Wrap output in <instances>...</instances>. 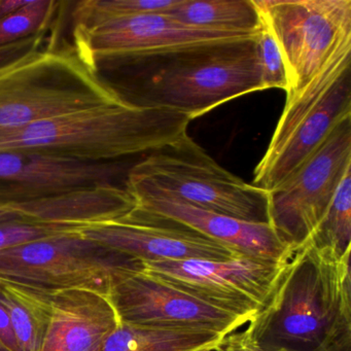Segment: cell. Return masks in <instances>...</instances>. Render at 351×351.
I'll return each instance as SVG.
<instances>
[{
	"label": "cell",
	"instance_id": "cell-5",
	"mask_svg": "<svg viewBox=\"0 0 351 351\" xmlns=\"http://www.w3.org/2000/svg\"><path fill=\"white\" fill-rule=\"evenodd\" d=\"M351 118V44L287 102L266 153L254 169V186L272 192L283 184L342 121Z\"/></svg>",
	"mask_w": 351,
	"mask_h": 351
},
{
	"label": "cell",
	"instance_id": "cell-31",
	"mask_svg": "<svg viewBox=\"0 0 351 351\" xmlns=\"http://www.w3.org/2000/svg\"><path fill=\"white\" fill-rule=\"evenodd\" d=\"M0 351H11V350H9V349H8L7 347H5V345L3 344V343L0 342Z\"/></svg>",
	"mask_w": 351,
	"mask_h": 351
},
{
	"label": "cell",
	"instance_id": "cell-6",
	"mask_svg": "<svg viewBox=\"0 0 351 351\" xmlns=\"http://www.w3.org/2000/svg\"><path fill=\"white\" fill-rule=\"evenodd\" d=\"M125 184L240 221L269 223L270 193L223 169L188 133L131 166Z\"/></svg>",
	"mask_w": 351,
	"mask_h": 351
},
{
	"label": "cell",
	"instance_id": "cell-4",
	"mask_svg": "<svg viewBox=\"0 0 351 351\" xmlns=\"http://www.w3.org/2000/svg\"><path fill=\"white\" fill-rule=\"evenodd\" d=\"M124 102L75 47L38 46L0 64V128Z\"/></svg>",
	"mask_w": 351,
	"mask_h": 351
},
{
	"label": "cell",
	"instance_id": "cell-28",
	"mask_svg": "<svg viewBox=\"0 0 351 351\" xmlns=\"http://www.w3.org/2000/svg\"><path fill=\"white\" fill-rule=\"evenodd\" d=\"M29 0H0V19L8 17L27 5Z\"/></svg>",
	"mask_w": 351,
	"mask_h": 351
},
{
	"label": "cell",
	"instance_id": "cell-3",
	"mask_svg": "<svg viewBox=\"0 0 351 351\" xmlns=\"http://www.w3.org/2000/svg\"><path fill=\"white\" fill-rule=\"evenodd\" d=\"M189 117L124 102L0 128V152L28 151L88 161H123L186 134Z\"/></svg>",
	"mask_w": 351,
	"mask_h": 351
},
{
	"label": "cell",
	"instance_id": "cell-17",
	"mask_svg": "<svg viewBox=\"0 0 351 351\" xmlns=\"http://www.w3.org/2000/svg\"><path fill=\"white\" fill-rule=\"evenodd\" d=\"M120 319L108 295L88 289L54 291L40 351H100Z\"/></svg>",
	"mask_w": 351,
	"mask_h": 351
},
{
	"label": "cell",
	"instance_id": "cell-19",
	"mask_svg": "<svg viewBox=\"0 0 351 351\" xmlns=\"http://www.w3.org/2000/svg\"><path fill=\"white\" fill-rule=\"evenodd\" d=\"M163 14L192 27L256 36L262 28L254 0H180Z\"/></svg>",
	"mask_w": 351,
	"mask_h": 351
},
{
	"label": "cell",
	"instance_id": "cell-14",
	"mask_svg": "<svg viewBox=\"0 0 351 351\" xmlns=\"http://www.w3.org/2000/svg\"><path fill=\"white\" fill-rule=\"evenodd\" d=\"M129 169L123 161H88L38 152H0V204L97 184H120L119 180L126 178Z\"/></svg>",
	"mask_w": 351,
	"mask_h": 351
},
{
	"label": "cell",
	"instance_id": "cell-1",
	"mask_svg": "<svg viewBox=\"0 0 351 351\" xmlns=\"http://www.w3.org/2000/svg\"><path fill=\"white\" fill-rule=\"evenodd\" d=\"M243 335L260 351H351L350 256L332 260L306 243L285 263Z\"/></svg>",
	"mask_w": 351,
	"mask_h": 351
},
{
	"label": "cell",
	"instance_id": "cell-10",
	"mask_svg": "<svg viewBox=\"0 0 351 351\" xmlns=\"http://www.w3.org/2000/svg\"><path fill=\"white\" fill-rule=\"evenodd\" d=\"M287 260L239 256L226 261H157L145 263V271L248 322L268 301Z\"/></svg>",
	"mask_w": 351,
	"mask_h": 351
},
{
	"label": "cell",
	"instance_id": "cell-21",
	"mask_svg": "<svg viewBox=\"0 0 351 351\" xmlns=\"http://www.w3.org/2000/svg\"><path fill=\"white\" fill-rule=\"evenodd\" d=\"M307 243L338 262L350 256L351 169L343 178L326 215Z\"/></svg>",
	"mask_w": 351,
	"mask_h": 351
},
{
	"label": "cell",
	"instance_id": "cell-16",
	"mask_svg": "<svg viewBox=\"0 0 351 351\" xmlns=\"http://www.w3.org/2000/svg\"><path fill=\"white\" fill-rule=\"evenodd\" d=\"M9 205L18 219L71 231L116 221L135 208L124 184H97Z\"/></svg>",
	"mask_w": 351,
	"mask_h": 351
},
{
	"label": "cell",
	"instance_id": "cell-8",
	"mask_svg": "<svg viewBox=\"0 0 351 351\" xmlns=\"http://www.w3.org/2000/svg\"><path fill=\"white\" fill-rule=\"evenodd\" d=\"M282 55L287 95L351 44V0H254Z\"/></svg>",
	"mask_w": 351,
	"mask_h": 351
},
{
	"label": "cell",
	"instance_id": "cell-15",
	"mask_svg": "<svg viewBox=\"0 0 351 351\" xmlns=\"http://www.w3.org/2000/svg\"><path fill=\"white\" fill-rule=\"evenodd\" d=\"M125 188L134 198L137 210L182 223L240 256L285 261L293 254L270 223L240 221L130 184H125Z\"/></svg>",
	"mask_w": 351,
	"mask_h": 351
},
{
	"label": "cell",
	"instance_id": "cell-22",
	"mask_svg": "<svg viewBox=\"0 0 351 351\" xmlns=\"http://www.w3.org/2000/svg\"><path fill=\"white\" fill-rule=\"evenodd\" d=\"M180 0H85L73 10V26L89 27L112 20L169 11Z\"/></svg>",
	"mask_w": 351,
	"mask_h": 351
},
{
	"label": "cell",
	"instance_id": "cell-18",
	"mask_svg": "<svg viewBox=\"0 0 351 351\" xmlns=\"http://www.w3.org/2000/svg\"><path fill=\"white\" fill-rule=\"evenodd\" d=\"M54 291L0 280V304L11 319L20 351H40L52 315Z\"/></svg>",
	"mask_w": 351,
	"mask_h": 351
},
{
	"label": "cell",
	"instance_id": "cell-26",
	"mask_svg": "<svg viewBox=\"0 0 351 351\" xmlns=\"http://www.w3.org/2000/svg\"><path fill=\"white\" fill-rule=\"evenodd\" d=\"M0 342L3 343L9 350L20 351L9 314L1 304H0Z\"/></svg>",
	"mask_w": 351,
	"mask_h": 351
},
{
	"label": "cell",
	"instance_id": "cell-13",
	"mask_svg": "<svg viewBox=\"0 0 351 351\" xmlns=\"http://www.w3.org/2000/svg\"><path fill=\"white\" fill-rule=\"evenodd\" d=\"M81 233L143 264L157 261H226L240 256L182 223L135 208L123 219L85 228Z\"/></svg>",
	"mask_w": 351,
	"mask_h": 351
},
{
	"label": "cell",
	"instance_id": "cell-29",
	"mask_svg": "<svg viewBox=\"0 0 351 351\" xmlns=\"http://www.w3.org/2000/svg\"><path fill=\"white\" fill-rule=\"evenodd\" d=\"M23 50L24 45L21 42L15 43V44L0 48V64L10 60V59L19 56L23 52Z\"/></svg>",
	"mask_w": 351,
	"mask_h": 351
},
{
	"label": "cell",
	"instance_id": "cell-24",
	"mask_svg": "<svg viewBox=\"0 0 351 351\" xmlns=\"http://www.w3.org/2000/svg\"><path fill=\"white\" fill-rule=\"evenodd\" d=\"M256 43L264 89L279 88L287 92V75L282 55L272 32L264 21L256 36Z\"/></svg>",
	"mask_w": 351,
	"mask_h": 351
},
{
	"label": "cell",
	"instance_id": "cell-7",
	"mask_svg": "<svg viewBox=\"0 0 351 351\" xmlns=\"http://www.w3.org/2000/svg\"><path fill=\"white\" fill-rule=\"evenodd\" d=\"M145 269L128 254L67 232L0 252V280L46 291L88 289L108 295L114 281Z\"/></svg>",
	"mask_w": 351,
	"mask_h": 351
},
{
	"label": "cell",
	"instance_id": "cell-2",
	"mask_svg": "<svg viewBox=\"0 0 351 351\" xmlns=\"http://www.w3.org/2000/svg\"><path fill=\"white\" fill-rule=\"evenodd\" d=\"M256 40L254 36L119 59L143 66L137 94L128 102L180 112L192 121L225 102L264 91Z\"/></svg>",
	"mask_w": 351,
	"mask_h": 351
},
{
	"label": "cell",
	"instance_id": "cell-27",
	"mask_svg": "<svg viewBox=\"0 0 351 351\" xmlns=\"http://www.w3.org/2000/svg\"><path fill=\"white\" fill-rule=\"evenodd\" d=\"M215 351H260L252 347L250 343L246 341L243 332H231V334L226 335L221 341H219L217 346L215 347Z\"/></svg>",
	"mask_w": 351,
	"mask_h": 351
},
{
	"label": "cell",
	"instance_id": "cell-20",
	"mask_svg": "<svg viewBox=\"0 0 351 351\" xmlns=\"http://www.w3.org/2000/svg\"><path fill=\"white\" fill-rule=\"evenodd\" d=\"M223 335L199 328H162L121 324L100 351H215Z\"/></svg>",
	"mask_w": 351,
	"mask_h": 351
},
{
	"label": "cell",
	"instance_id": "cell-30",
	"mask_svg": "<svg viewBox=\"0 0 351 351\" xmlns=\"http://www.w3.org/2000/svg\"><path fill=\"white\" fill-rule=\"evenodd\" d=\"M18 219L13 209L7 204H0V221H11Z\"/></svg>",
	"mask_w": 351,
	"mask_h": 351
},
{
	"label": "cell",
	"instance_id": "cell-9",
	"mask_svg": "<svg viewBox=\"0 0 351 351\" xmlns=\"http://www.w3.org/2000/svg\"><path fill=\"white\" fill-rule=\"evenodd\" d=\"M350 169L351 118H348L281 186L270 192L269 223L289 252L307 243Z\"/></svg>",
	"mask_w": 351,
	"mask_h": 351
},
{
	"label": "cell",
	"instance_id": "cell-12",
	"mask_svg": "<svg viewBox=\"0 0 351 351\" xmlns=\"http://www.w3.org/2000/svg\"><path fill=\"white\" fill-rule=\"evenodd\" d=\"M121 324L162 328H199L231 334L247 320L221 311L145 272L114 281L108 295Z\"/></svg>",
	"mask_w": 351,
	"mask_h": 351
},
{
	"label": "cell",
	"instance_id": "cell-23",
	"mask_svg": "<svg viewBox=\"0 0 351 351\" xmlns=\"http://www.w3.org/2000/svg\"><path fill=\"white\" fill-rule=\"evenodd\" d=\"M54 0H29L27 5L0 19V48L38 36L56 10Z\"/></svg>",
	"mask_w": 351,
	"mask_h": 351
},
{
	"label": "cell",
	"instance_id": "cell-11",
	"mask_svg": "<svg viewBox=\"0 0 351 351\" xmlns=\"http://www.w3.org/2000/svg\"><path fill=\"white\" fill-rule=\"evenodd\" d=\"M256 36L192 27L163 13L112 20L73 30L75 50L96 69L104 61L174 49L235 42Z\"/></svg>",
	"mask_w": 351,
	"mask_h": 351
},
{
	"label": "cell",
	"instance_id": "cell-25",
	"mask_svg": "<svg viewBox=\"0 0 351 351\" xmlns=\"http://www.w3.org/2000/svg\"><path fill=\"white\" fill-rule=\"evenodd\" d=\"M67 232L73 231L21 219L0 221V252Z\"/></svg>",
	"mask_w": 351,
	"mask_h": 351
}]
</instances>
